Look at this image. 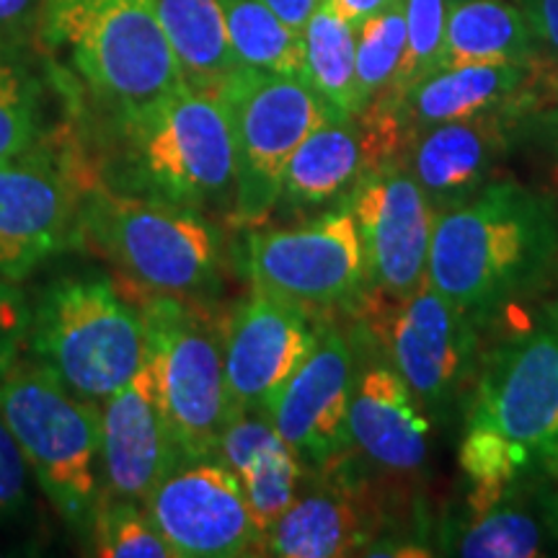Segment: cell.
I'll return each instance as SVG.
<instances>
[{
    "label": "cell",
    "mask_w": 558,
    "mask_h": 558,
    "mask_svg": "<svg viewBox=\"0 0 558 558\" xmlns=\"http://www.w3.org/2000/svg\"><path fill=\"white\" fill-rule=\"evenodd\" d=\"M320 326L311 311L254 290L226 329V386L235 414H267L279 390L303 365Z\"/></svg>",
    "instance_id": "obj_15"
},
{
    "label": "cell",
    "mask_w": 558,
    "mask_h": 558,
    "mask_svg": "<svg viewBox=\"0 0 558 558\" xmlns=\"http://www.w3.org/2000/svg\"><path fill=\"white\" fill-rule=\"evenodd\" d=\"M0 416L54 512L90 538L104 492L99 403L81 399L47 367L16 362L0 378Z\"/></svg>",
    "instance_id": "obj_4"
},
{
    "label": "cell",
    "mask_w": 558,
    "mask_h": 558,
    "mask_svg": "<svg viewBox=\"0 0 558 558\" xmlns=\"http://www.w3.org/2000/svg\"><path fill=\"white\" fill-rule=\"evenodd\" d=\"M556 259L558 218L550 199L514 181H488L471 199L437 215L427 282L478 326L538 288Z\"/></svg>",
    "instance_id": "obj_1"
},
{
    "label": "cell",
    "mask_w": 558,
    "mask_h": 558,
    "mask_svg": "<svg viewBox=\"0 0 558 558\" xmlns=\"http://www.w3.org/2000/svg\"><path fill=\"white\" fill-rule=\"evenodd\" d=\"M541 471H543V488H546L548 514H550V522H554V527L558 533V452L556 456L543 460Z\"/></svg>",
    "instance_id": "obj_40"
},
{
    "label": "cell",
    "mask_w": 558,
    "mask_h": 558,
    "mask_svg": "<svg viewBox=\"0 0 558 558\" xmlns=\"http://www.w3.org/2000/svg\"><path fill=\"white\" fill-rule=\"evenodd\" d=\"M148 360L171 435L184 460L213 458L233 418L226 386V333L194 300L148 295L143 303Z\"/></svg>",
    "instance_id": "obj_8"
},
{
    "label": "cell",
    "mask_w": 558,
    "mask_h": 558,
    "mask_svg": "<svg viewBox=\"0 0 558 558\" xmlns=\"http://www.w3.org/2000/svg\"><path fill=\"white\" fill-rule=\"evenodd\" d=\"M429 424L422 403L390 365L362 369L349 401V439L369 463L414 473L429 452Z\"/></svg>",
    "instance_id": "obj_20"
},
{
    "label": "cell",
    "mask_w": 558,
    "mask_h": 558,
    "mask_svg": "<svg viewBox=\"0 0 558 558\" xmlns=\"http://www.w3.org/2000/svg\"><path fill=\"white\" fill-rule=\"evenodd\" d=\"M39 32L120 114L184 83L156 0H45Z\"/></svg>",
    "instance_id": "obj_5"
},
{
    "label": "cell",
    "mask_w": 558,
    "mask_h": 558,
    "mask_svg": "<svg viewBox=\"0 0 558 558\" xmlns=\"http://www.w3.org/2000/svg\"><path fill=\"white\" fill-rule=\"evenodd\" d=\"M184 463L171 435L150 360L101 403V473L109 497L148 501L160 481Z\"/></svg>",
    "instance_id": "obj_17"
},
{
    "label": "cell",
    "mask_w": 558,
    "mask_h": 558,
    "mask_svg": "<svg viewBox=\"0 0 558 558\" xmlns=\"http://www.w3.org/2000/svg\"><path fill=\"white\" fill-rule=\"evenodd\" d=\"M403 11H407V47L393 90L383 96L396 104H401L411 88L442 68L450 0H403Z\"/></svg>",
    "instance_id": "obj_31"
},
{
    "label": "cell",
    "mask_w": 558,
    "mask_h": 558,
    "mask_svg": "<svg viewBox=\"0 0 558 558\" xmlns=\"http://www.w3.org/2000/svg\"><path fill=\"white\" fill-rule=\"evenodd\" d=\"M554 83H556V86H558V75H556V78H554Z\"/></svg>",
    "instance_id": "obj_41"
},
{
    "label": "cell",
    "mask_w": 558,
    "mask_h": 558,
    "mask_svg": "<svg viewBox=\"0 0 558 558\" xmlns=\"http://www.w3.org/2000/svg\"><path fill=\"white\" fill-rule=\"evenodd\" d=\"M241 68L305 78L303 34L279 19L267 0H220Z\"/></svg>",
    "instance_id": "obj_26"
},
{
    "label": "cell",
    "mask_w": 558,
    "mask_h": 558,
    "mask_svg": "<svg viewBox=\"0 0 558 558\" xmlns=\"http://www.w3.org/2000/svg\"><path fill=\"white\" fill-rule=\"evenodd\" d=\"M32 311L11 282L0 279V378L19 362L21 344L29 333Z\"/></svg>",
    "instance_id": "obj_35"
},
{
    "label": "cell",
    "mask_w": 558,
    "mask_h": 558,
    "mask_svg": "<svg viewBox=\"0 0 558 558\" xmlns=\"http://www.w3.org/2000/svg\"><path fill=\"white\" fill-rule=\"evenodd\" d=\"M78 239L145 295L192 300L218 288L222 235L199 209L96 181L83 194Z\"/></svg>",
    "instance_id": "obj_3"
},
{
    "label": "cell",
    "mask_w": 558,
    "mask_h": 558,
    "mask_svg": "<svg viewBox=\"0 0 558 558\" xmlns=\"http://www.w3.org/2000/svg\"><path fill=\"white\" fill-rule=\"evenodd\" d=\"M331 3L349 24L362 26L367 19L378 16V13L388 11L390 5L401 3V0H331Z\"/></svg>",
    "instance_id": "obj_38"
},
{
    "label": "cell",
    "mask_w": 558,
    "mask_h": 558,
    "mask_svg": "<svg viewBox=\"0 0 558 558\" xmlns=\"http://www.w3.org/2000/svg\"><path fill=\"white\" fill-rule=\"evenodd\" d=\"M39 81L19 52L0 50V160L19 156L39 143Z\"/></svg>",
    "instance_id": "obj_30"
},
{
    "label": "cell",
    "mask_w": 558,
    "mask_h": 558,
    "mask_svg": "<svg viewBox=\"0 0 558 558\" xmlns=\"http://www.w3.org/2000/svg\"><path fill=\"white\" fill-rule=\"evenodd\" d=\"M26 341L37 365L96 403L107 401L148 360L143 308L101 275L52 282L32 311Z\"/></svg>",
    "instance_id": "obj_6"
},
{
    "label": "cell",
    "mask_w": 558,
    "mask_h": 558,
    "mask_svg": "<svg viewBox=\"0 0 558 558\" xmlns=\"http://www.w3.org/2000/svg\"><path fill=\"white\" fill-rule=\"evenodd\" d=\"M357 220L365 277L386 295H409L427 282L437 213L409 163L390 158L369 169L349 194Z\"/></svg>",
    "instance_id": "obj_13"
},
{
    "label": "cell",
    "mask_w": 558,
    "mask_h": 558,
    "mask_svg": "<svg viewBox=\"0 0 558 558\" xmlns=\"http://www.w3.org/2000/svg\"><path fill=\"white\" fill-rule=\"evenodd\" d=\"M450 3H456V0H450Z\"/></svg>",
    "instance_id": "obj_42"
},
{
    "label": "cell",
    "mask_w": 558,
    "mask_h": 558,
    "mask_svg": "<svg viewBox=\"0 0 558 558\" xmlns=\"http://www.w3.org/2000/svg\"><path fill=\"white\" fill-rule=\"evenodd\" d=\"M533 62H478L442 68L414 86L401 101L403 128L411 135L439 122L501 111L527 88Z\"/></svg>",
    "instance_id": "obj_22"
},
{
    "label": "cell",
    "mask_w": 558,
    "mask_h": 558,
    "mask_svg": "<svg viewBox=\"0 0 558 558\" xmlns=\"http://www.w3.org/2000/svg\"><path fill=\"white\" fill-rule=\"evenodd\" d=\"M378 295L365 313L369 333L427 416L442 418L473 369L476 324L452 308L429 282L409 295Z\"/></svg>",
    "instance_id": "obj_9"
},
{
    "label": "cell",
    "mask_w": 558,
    "mask_h": 558,
    "mask_svg": "<svg viewBox=\"0 0 558 558\" xmlns=\"http://www.w3.org/2000/svg\"><path fill=\"white\" fill-rule=\"evenodd\" d=\"M90 538L101 558H177L143 501L101 494Z\"/></svg>",
    "instance_id": "obj_28"
},
{
    "label": "cell",
    "mask_w": 558,
    "mask_h": 558,
    "mask_svg": "<svg viewBox=\"0 0 558 558\" xmlns=\"http://www.w3.org/2000/svg\"><path fill=\"white\" fill-rule=\"evenodd\" d=\"M305 81L333 120L357 117V26L320 0L303 26Z\"/></svg>",
    "instance_id": "obj_25"
},
{
    "label": "cell",
    "mask_w": 558,
    "mask_h": 558,
    "mask_svg": "<svg viewBox=\"0 0 558 558\" xmlns=\"http://www.w3.org/2000/svg\"><path fill=\"white\" fill-rule=\"evenodd\" d=\"M267 3L279 13L284 24H290L295 32H303L320 0H267Z\"/></svg>",
    "instance_id": "obj_39"
},
{
    "label": "cell",
    "mask_w": 558,
    "mask_h": 558,
    "mask_svg": "<svg viewBox=\"0 0 558 558\" xmlns=\"http://www.w3.org/2000/svg\"><path fill=\"white\" fill-rule=\"evenodd\" d=\"M469 418L486 424L535 463L558 452V303L486 354Z\"/></svg>",
    "instance_id": "obj_10"
},
{
    "label": "cell",
    "mask_w": 558,
    "mask_h": 558,
    "mask_svg": "<svg viewBox=\"0 0 558 558\" xmlns=\"http://www.w3.org/2000/svg\"><path fill=\"white\" fill-rule=\"evenodd\" d=\"M458 458L471 486H507L538 469V463L525 450L473 418H465Z\"/></svg>",
    "instance_id": "obj_32"
},
{
    "label": "cell",
    "mask_w": 558,
    "mask_h": 558,
    "mask_svg": "<svg viewBox=\"0 0 558 558\" xmlns=\"http://www.w3.org/2000/svg\"><path fill=\"white\" fill-rule=\"evenodd\" d=\"M156 5L173 58L190 86L215 90L241 68L220 0H156Z\"/></svg>",
    "instance_id": "obj_24"
},
{
    "label": "cell",
    "mask_w": 558,
    "mask_h": 558,
    "mask_svg": "<svg viewBox=\"0 0 558 558\" xmlns=\"http://www.w3.org/2000/svg\"><path fill=\"white\" fill-rule=\"evenodd\" d=\"M535 45L558 58V0H518Z\"/></svg>",
    "instance_id": "obj_37"
},
{
    "label": "cell",
    "mask_w": 558,
    "mask_h": 558,
    "mask_svg": "<svg viewBox=\"0 0 558 558\" xmlns=\"http://www.w3.org/2000/svg\"><path fill=\"white\" fill-rule=\"evenodd\" d=\"M32 481L29 463L0 416V525L24 518L32 507Z\"/></svg>",
    "instance_id": "obj_34"
},
{
    "label": "cell",
    "mask_w": 558,
    "mask_h": 558,
    "mask_svg": "<svg viewBox=\"0 0 558 558\" xmlns=\"http://www.w3.org/2000/svg\"><path fill=\"white\" fill-rule=\"evenodd\" d=\"M533 60L535 39L518 5L507 3V0H456L450 3L442 68Z\"/></svg>",
    "instance_id": "obj_23"
},
{
    "label": "cell",
    "mask_w": 558,
    "mask_h": 558,
    "mask_svg": "<svg viewBox=\"0 0 558 558\" xmlns=\"http://www.w3.org/2000/svg\"><path fill=\"white\" fill-rule=\"evenodd\" d=\"M45 0H0V50L19 52L39 32Z\"/></svg>",
    "instance_id": "obj_36"
},
{
    "label": "cell",
    "mask_w": 558,
    "mask_h": 558,
    "mask_svg": "<svg viewBox=\"0 0 558 558\" xmlns=\"http://www.w3.org/2000/svg\"><path fill=\"white\" fill-rule=\"evenodd\" d=\"M505 111L439 122L414 132L409 169L435 213L471 199L507 153Z\"/></svg>",
    "instance_id": "obj_19"
},
{
    "label": "cell",
    "mask_w": 558,
    "mask_h": 558,
    "mask_svg": "<svg viewBox=\"0 0 558 558\" xmlns=\"http://www.w3.org/2000/svg\"><path fill=\"white\" fill-rule=\"evenodd\" d=\"M120 135L122 171L114 190L199 213L233 207V128L218 90L184 81L145 107L122 111Z\"/></svg>",
    "instance_id": "obj_2"
},
{
    "label": "cell",
    "mask_w": 558,
    "mask_h": 558,
    "mask_svg": "<svg viewBox=\"0 0 558 558\" xmlns=\"http://www.w3.org/2000/svg\"><path fill=\"white\" fill-rule=\"evenodd\" d=\"M354 367V349L344 333L320 326L313 352L271 403V424L305 465L324 469L344 458L352 445L347 416L357 380Z\"/></svg>",
    "instance_id": "obj_16"
},
{
    "label": "cell",
    "mask_w": 558,
    "mask_h": 558,
    "mask_svg": "<svg viewBox=\"0 0 558 558\" xmlns=\"http://www.w3.org/2000/svg\"><path fill=\"white\" fill-rule=\"evenodd\" d=\"M282 442L284 439L279 437V432L267 414H251V411H246V414H235L230 418L228 427L222 429L215 456H220V463H226L239 476L248 463H254L256 458L275 450Z\"/></svg>",
    "instance_id": "obj_33"
},
{
    "label": "cell",
    "mask_w": 558,
    "mask_h": 558,
    "mask_svg": "<svg viewBox=\"0 0 558 558\" xmlns=\"http://www.w3.org/2000/svg\"><path fill=\"white\" fill-rule=\"evenodd\" d=\"M246 264L254 290L308 311L347 303L367 279L349 202L295 228H251Z\"/></svg>",
    "instance_id": "obj_11"
},
{
    "label": "cell",
    "mask_w": 558,
    "mask_h": 558,
    "mask_svg": "<svg viewBox=\"0 0 558 558\" xmlns=\"http://www.w3.org/2000/svg\"><path fill=\"white\" fill-rule=\"evenodd\" d=\"M86 186L65 150L34 143L0 160V279L16 284L78 235Z\"/></svg>",
    "instance_id": "obj_12"
},
{
    "label": "cell",
    "mask_w": 558,
    "mask_h": 558,
    "mask_svg": "<svg viewBox=\"0 0 558 558\" xmlns=\"http://www.w3.org/2000/svg\"><path fill=\"white\" fill-rule=\"evenodd\" d=\"M145 507L177 558H235L262 548L241 481L220 460H184Z\"/></svg>",
    "instance_id": "obj_14"
},
{
    "label": "cell",
    "mask_w": 558,
    "mask_h": 558,
    "mask_svg": "<svg viewBox=\"0 0 558 558\" xmlns=\"http://www.w3.org/2000/svg\"><path fill=\"white\" fill-rule=\"evenodd\" d=\"M324 465V476L308 492L300 488L292 507L262 538V554L279 558H339L367 554L383 535V505L373 486Z\"/></svg>",
    "instance_id": "obj_18"
},
{
    "label": "cell",
    "mask_w": 558,
    "mask_h": 558,
    "mask_svg": "<svg viewBox=\"0 0 558 558\" xmlns=\"http://www.w3.org/2000/svg\"><path fill=\"white\" fill-rule=\"evenodd\" d=\"M558 538L550 522L541 465L514 481L501 497L478 512L442 527L445 554L465 558H533Z\"/></svg>",
    "instance_id": "obj_21"
},
{
    "label": "cell",
    "mask_w": 558,
    "mask_h": 558,
    "mask_svg": "<svg viewBox=\"0 0 558 558\" xmlns=\"http://www.w3.org/2000/svg\"><path fill=\"white\" fill-rule=\"evenodd\" d=\"M243 497H246L251 520L259 535L269 533L298 499L305 481V463L295 456L288 442L264 452L239 473Z\"/></svg>",
    "instance_id": "obj_29"
},
{
    "label": "cell",
    "mask_w": 558,
    "mask_h": 558,
    "mask_svg": "<svg viewBox=\"0 0 558 558\" xmlns=\"http://www.w3.org/2000/svg\"><path fill=\"white\" fill-rule=\"evenodd\" d=\"M403 47H407L403 0L357 26V114L393 90Z\"/></svg>",
    "instance_id": "obj_27"
},
{
    "label": "cell",
    "mask_w": 558,
    "mask_h": 558,
    "mask_svg": "<svg viewBox=\"0 0 558 558\" xmlns=\"http://www.w3.org/2000/svg\"><path fill=\"white\" fill-rule=\"evenodd\" d=\"M215 90L233 128L235 194L230 218L256 228L277 209L292 153L305 135L329 120V111L308 81L298 75L239 68Z\"/></svg>",
    "instance_id": "obj_7"
}]
</instances>
